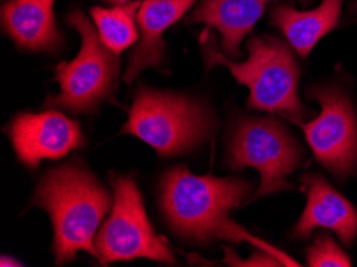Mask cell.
I'll return each mask as SVG.
<instances>
[{
	"label": "cell",
	"mask_w": 357,
	"mask_h": 267,
	"mask_svg": "<svg viewBox=\"0 0 357 267\" xmlns=\"http://www.w3.org/2000/svg\"><path fill=\"white\" fill-rule=\"evenodd\" d=\"M248 190L250 186L241 179L199 176L186 167H175L162 178L160 205L173 231L189 241L248 242L275 256L282 266H300L231 220L229 211L243 204Z\"/></svg>",
	"instance_id": "obj_1"
},
{
	"label": "cell",
	"mask_w": 357,
	"mask_h": 267,
	"mask_svg": "<svg viewBox=\"0 0 357 267\" xmlns=\"http://www.w3.org/2000/svg\"><path fill=\"white\" fill-rule=\"evenodd\" d=\"M34 204L53 222L56 264H66L79 252L96 256L95 238L112 208L106 188L82 165H64L42 179Z\"/></svg>",
	"instance_id": "obj_2"
},
{
	"label": "cell",
	"mask_w": 357,
	"mask_h": 267,
	"mask_svg": "<svg viewBox=\"0 0 357 267\" xmlns=\"http://www.w3.org/2000/svg\"><path fill=\"white\" fill-rule=\"evenodd\" d=\"M247 48L248 58L243 63H236L226 58L215 43H205L207 69L212 66L228 68L232 77L250 91V107L282 114L290 121L303 123L310 116V109L300 101V68L290 47L275 37H253L248 40Z\"/></svg>",
	"instance_id": "obj_3"
},
{
	"label": "cell",
	"mask_w": 357,
	"mask_h": 267,
	"mask_svg": "<svg viewBox=\"0 0 357 267\" xmlns=\"http://www.w3.org/2000/svg\"><path fill=\"white\" fill-rule=\"evenodd\" d=\"M213 116L202 102L142 89L135 95L122 133L144 141L160 155L192 151L212 133Z\"/></svg>",
	"instance_id": "obj_4"
},
{
	"label": "cell",
	"mask_w": 357,
	"mask_h": 267,
	"mask_svg": "<svg viewBox=\"0 0 357 267\" xmlns=\"http://www.w3.org/2000/svg\"><path fill=\"white\" fill-rule=\"evenodd\" d=\"M111 181L114 200L109 218L96 234V258L102 264L137 258L175 263L169 243L151 226L137 183L123 176H114Z\"/></svg>",
	"instance_id": "obj_5"
},
{
	"label": "cell",
	"mask_w": 357,
	"mask_h": 267,
	"mask_svg": "<svg viewBox=\"0 0 357 267\" xmlns=\"http://www.w3.org/2000/svg\"><path fill=\"white\" fill-rule=\"evenodd\" d=\"M68 23L80 34L82 47L71 63L58 64L59 95L48 102L73 112H90L114 91L119 59L101 42L96 27L84 13H71Z\"/></svg>",
	"instance_id": "obj_6"
},
{
	"label": "cell",
	"mask_w": 357,
	"mask_h": 267,
	"mask_svg": "<svg viewBox=\"0 0 357 267\" xmlns=\"http://www.w3.org/2000/svg\"><path fill=\"white\" fill-rule=\"evenodd\" d=\"M231 168H255L261 183L253 199L294 189L289 174L301 163V149L290 133L273 119H243L232 133L228 147Z\"/></svg>",
	"instance_id": "obj_7"
},
{
	"label": "cell",
	"mask_w": 357,
	"mask_h": 267,
	"mask_svg": "<svg viewBox=\"0 0 357 267\" xmlns=\"http://www.w3.org/2000/svg\"><path fill=\"white\" fill-rule=\"evenodd\" d=\"M311 96L321 112L314 121L300 123L316 159L335 176L344 178L357 167V117L348 95L340 89H314Z\"/></svg>",
	"instance_id": "obj_8"
},
{
	"label": "cell",
	"mask_w": 357,
	"mask_h": 267,
	"mask_svg": "<svg viewBox=\"0 0 357 267\" xmlns=\"http://www.w3.org/2000/svg\"><path fill=\"white\" fill-rule=\"evenodd\" d=\"M16 155L26 167L36 168L42 160H58L85 146L82 130L58 111L20 114L8 128Z\"/></svg>",
	"instance_id": "obj_9"
},
{
	"label": "cell",
	"mask_w": 357,
	"mask_h": 267,
	"mask_svg": "<svg viewBox=\"0 0 357 267\" xmlns=\"http://www.w3.org/2000/svg\"><path fill=\"white\" fill-rule=\"evenodd\" d=\"M306 183L307 200L305 211L291 232L295 238H307L317 227L330 229L344 245L357 237V210L351 201L319 174H310Z\"/></svg>",
	"instance_id": "obj_10"
},
{
	"label": "cell",
	"mask_w": 357,
	"mask_h": 267,
	"mask_svg": "<svg viewBox=\"0 0 357 267\" xmlns=\"http://www.w3.org/2000/svg\"><path fill=\"white\" fill-rule=\"evenodd\" d=\"M196 0H144L138 12L139 42L128 61L126 80L133 79L146 68H155L162 63L165 42L164 32L185 16Z\"/></svg>",
	"instance_id": "obj_11"
},
{
	"label": "cell",
	"mask_w": 357,
	"mask_h": 267,
	"mask_svg": "<svg viewBox=\"0 0 357 267\" xmlns=\"http://www.w3.org/2000/svg\"><path fill=\"white\" fill-rule=\"evenodd\" d=\"M55 0H8L2 8V24L21 48L55 50L61 36L55 20Z\"/></svg>",
	"instance_id": "obj_12"
},
{
	"label": "cell",
	"mask_w": 357,
	"mask_h": 267,
	"mask_svg": "<svg viewBox=\"0 0 357 267\" xmlns=\"http://www.w3.org/2000/svg\"><path fill=\"white\" fill-rule=\"evenodd\" d=\"M271 0H202L194 8L192 23L218 31L223 50L236 56L242 40L250 34Z\"/></svg>",
	"instance_id": "obj_13"
},
{
	"label": "cell",
	"mask_w": 357,
	"mask_h": 267,
	"mask_svg": "<svg viewBox=\"0 0 357 267\" xmlns=\"http://www.w3.org/2000/svg\"><path fill=\"white\" fill-rule=\"evenodd\" d=\"M343 0H322L314 10L298 12L289 5H278L273 23L285 36L287 42L301 58H307L317 42L338 26Z\"/></svg>",
	"instance_id": "obj_14"
},
{
	"label": "cell",
	"mask_w": 357,
	"mask_h": 267,
	"mask_svg": "<svg viewBox=\"0 0 357 267\" xmlns=\"http://www.w3.org/2000/svg\"><path fill=\"white\" fill-rule=\"evenodd\" d=\"M142 2H127L112 8L95 7L91 10L100 39L117 56L138 40V12Z\"/></svg>",
	"instance_id": "obj_15"
},
{
	"label": "cell",
	"mask_w": 357,
	"mask_h": 267,
	"mask_svg": "<svg viewBox=\"0 0 357 267\" xmlns=\"http://www.w3.org/2000/svg\"><path fill=\"white\" fill-rule=\"evenodd\" d=\"M307 266L311 267H349L351 259L327 234L316 237L314 243L307 248Z\"/></svg>",
	"instance_id": "obj_16"
},
{
	"label": "cell",
	"mask_w": 357,
	"mask_h": 267,
	"mask_svg": "<svg viewBox=\"0 0 357 267\" xmlns=\"http://www.w3.org/2000/svg\"><path fill=\"white\" fill-rule=\"evenodd\" d=\"M226 263L229 266H282V263L271 253L257 248L248 259H239L232 250H226Z\"/></svg>",
	"instance_id": "obj_17"
},
{
	"label": "cell",
	"mask_w": 357,
	"mask_h": 267,
	"mask_svg": "<svg viewBox=\"0 0 357 267\" xmlns=\"http://www.w3.org/2000/svg\"><path fill=\"white\" fill-rule=\"evenodd\" d=\"M0 264H2L3 267H7V266H23L20 263V261H15V259H12V258H7V256H2V261H0Z\"/></svg>",
	"instance_id": "obj_18"
},
{
	"label": "cell",
	"mask_w": 357,
	"mask_h": 267,
	"mask_svg": "<svg viewBox=\"0 0 357 267\" xmlns=\"http://www.w3.org/2000/svg\"><path fill=\"white\" fill-rule=\"evenodd\" d=\"M111 2H117V3H127L128 0H111Z\"/></svg>",
	"instance_id": "obj_19"
},
{
	"label": "cell",
	"mask_w": 357,
	"mask_h": 267,
	"mask_svg": "<svg viewBox=\"0 0 357 267\" xmlns=\"http://www.w3.org/2000/svg\"><path fill=\"white\" fill-rule=\"evenodd\" d=\"M300 2L301 3H307V2H310V0H300Z\"/></svg>",
	"instance_id": "obj_20"
}]
</instances>
